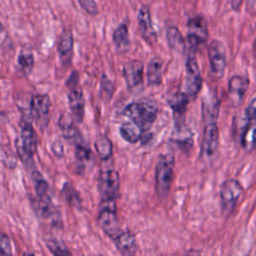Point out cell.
Segmentation results:
<instances>
[{"label": "cell", "mask_w": 256, "mask_h": 256, "mask_svg": "<svg viewBox=\"0 0 256 256\" xmlns=\"http://www.w3.org/2000/svg\"><path fill=\"white\" fill-rule=\"evenodd\" d=\"M38 138L33 128L32 122L26 117L22 119L20 138L16 140V149L18 156L27 169H33V156L37 151Z\"/></svg>", "instance_id": "6da1fadb"}, {"label": "cell", "mask_w": 256, "mask_h": 256, "mask_svg": "<svg viewBox=\"0 0 256 256\" xmlns=\"http://www.w3.org/2000/svg\"><path fill=\"white\" fill-rule=\"evenodd\" d=\"M158 106L152 100H140L129 103L123 110V114L148 131L158 114Z\"/></svg>", "instance_id": "7a4b0ae2"}, {"label": "cell", "mask_w": 256, "mask_h": 256, "mask_svg": "<svg viewBox=\"0 0 256 256\" xmlns=\"http://www.w3.org/2000/svg\"><path fill=\"white\" fill-rule=\"evenodd\" d=\"M175 167V157L171 153L159 156L155 169V189L159 199L164 200L169 195L173 173Z\"/></svg>", "instance_id": "3957f363"}, {"label": "cell", "mask_w": 256, "mask_h": 256, "mask_svg": "<svg viewBox=\"0 0 256 256\" xmlns=\"http://www.w3.org/2000/svg\"><path fill=\"white\" fill-rule=\"evenodd\" d=\"M97 221L104 233L112 240L120 233L121 229L118 223L115 200L101 201L98 209Z\"/></svg>", "instance_id": "277c9868"}, {"label": "cell", "mask_w": 256, "mask_h": 256, "mask_svg": "<svg viewBox=\"0 0 256 256\" xmlns=\"http://www.w3.org/2000/svg\"><path fill=\"white\" fill-rule=\"evenodd\" d=\"M208 38V25L205 17L196 15L187 22V51L197 52L198 47Z\"/></svg>", "instance_id": "5b68a950"}, {"label": "cell", "mask_w": 256, "mask_h": 256, "mask_svg": "<svg viewBox=\"0 0 256 256\" xmlns=\"http://www.w3.org/2000/svg\"><path fill=\"white\" fill-rule=\"evenodd\" d=\"M195 52H186V76L184 92L190 100H194L202 88V77L197 63Z\"/></svg>", "instance_id": "8992f818"}, {"label": "cell", "mask_w": 256, "mask_h": 256, "mask_svg": "<svg viewBox=\"0 0 256 256\" xmlns=\"http://www.w3.org/2000/svg\"><path fill=\"white\" fill-rule=\"evenodd\" d=\"M97 183L102 200H116L119 198L120 176L118 171L114 169L102 171L99 174Z\"/></svg>", "instance_id": "52a82bcc"}, {"label": "cell", "mask_w": 256, "mask_h": 256, "mask_svg": "<svg viewBox=\"0 0 256 256\" xmlns=\"http://www.w3.org/2000/svg\"><path fill=\"white\" fill-rule=\"evenodd\" d=\"M242 193L243 187L238 180L228 179L223 182L220 189L221 209L223 214L229 215L233 211Z\"/></svg>", "instance_id": "ba28073f"}, {"label": "cell", "mask_w": 256, "mask_h": 256, "mask_svg": "<svg viewBox=\"0 0 256 256\" xmlns=\"http://www.w3.org/2000/svg\"><path fill=\"white\" fill-rule=\"evenodd\" d=\"M123 75L130 92L138 94L144 87V64L140 60H130L123 68Z\"/></svg>", "instance_id": "9c48e42d"}, {"label": "cell", "mask_w": 256, "mask_h": 256, "mask_svg": "<svg viewBox=\"0 0 256 256\" xmlns=\"http://www.w3.org/2000/svg\"><path fill=\"white\" fill-rule=\"evenodd\" d=\"M30 112L38 125L44 128L48 122V116L51 107V101L48 94H36L30 99Z\"/></svg>", "instance_id": "30bf717a"}, {"label": "cell", "mask_w": 256, "mask_h": 256, "mask_svg": "<svg viewBox=\"0 0 256 256\" xmlns=\"http://www.w3.org/2000/svg\"><path fill=\"white\" fill-rule=\"evenodd\" d=\"M208 59L212 73L221 77L226 67L225 47L219 40H212L208 46Z\"/></svg>", "instance_id": "8fae6325"}, {"label": "cell", "mask_w": 256, "mask_h": 256, "mask_svg": "<svg viewBox=\"0 0 256 256\" xmlns=\"http://www.w3.org/2000/svg\"><path fill=\"white\" fill-rule=\"evenodd\" d=\"M137 20H138V28H139L141 37L149 45L154 44L157 40V33L152 23L150 6L148 4H143L140 7L137 15Z\"/></svg>", "instance_id": "7c38bea8"}, {"label": "cell", "mask_w": 256, "mask_h": 256, "mask_svg": "<svg viewBox=\"0 0 256 256\" xmlns=\"http://www.w3.org/2000/svg\"><path fill=\"white\" fill-rule=\"evenodd\" d=\"M219 144V131L217 121L204 122L203 137L201 142V154L211 157L217 151Z\"/></svg>", "instance_id": "4fadbf2b"}, {"label": "cell", "mask_w": 256, "mask_h": 256, "mask_svg": "<svg viewBox=\"0 0 256 256\" xmlns=\"http://www.w3.org/2000/svg\"><path fill=\"white\" fill-rule=\"evenodd\" d=\"M76 121L73 118V116L68 115L66 113L61 114V116L59 117L58 120V126L59 129L62 133V136L64 137V139L69 142L71 145L73 144L74 146H76L79 143L84 142V139L76 125Z\"/></svg>", "instance_id": "5bb4252c"}, {"label": "cell", "mask_w": 256, "mask_h": 256, "mask_svg": "<svg viewBox=\"0 0 256 256\" xmlns=\"http://www.w3.org/2000/svg\"><path fill=\"white\" fill-rule=\"evenodd\" d=\"M119 132L121 137L131 144H134L139 141H141L142 144H144L147 143V141L150 140L152 137V134L149 132V130L146 131L142 129L138 124H136L132 120L124 122L119 128Z\"/></svg>", "instance_id": "9a60e30c"}, {"label": "cell", "mask_w": 256, "mask_h": 256, "mask_svg": "<svg viewBox=\"0 0 256 256\" xmlns=\"http://www.w3.org/2000/svg\"><path fill=\"white\" fill-rule=\"evenodd\" d=\"M68 105L75 121L82 123L85 116V99L83 91L79 86L69 89Z\"/></svg>", "instance_id": "2e32d148"}, {"label": "cell", "mask_w": 256, "mask_h": 256, "mask_svg": "<svg viewBox=\"0 0 256 256\" xmlns=\"http://www.w3.org/2000/svg\"><path fill=\"white\" fill-rule=\"evenodd\" d=\"M74 47V38L73 33L70 29L65 28L62 30L58 42H57V51L60 57V60L63 64L68 65L72 60Z\"/></svg>", "instance_id": "e0dca14e"}, {"label": "cell", "mask_w": 256, "mask_h": 256, "mask_svg": "<svg viewBox=\"0 0 256 256\" xmlns=\"http://www.w3.org/2000/svg\"><path fill=\"white\" fill-rule=\"evenodd\" d=\"M117 250L122 255H133L137 251V243L135 235L130 230L120 231V233L113 239Z\"/></svg>", "instance_id": "ac0fdd59"}, {"label": "cell", "mask_w": 256, "mask_h": 256, "mask_svg": "<svg viewBox=\"0 0 256 256\" xmlns=\"http://www.w3.org/2000/svg\"><path fill=\"white\" fill-rule=\"evenodd\" d=\"M247 88H248L247 78L239 75L232 76L228 82V94H229L230 100L236 104L240 103L247 91Z\"/></svg>", "instance_id": "d6986e66"}, {"label": "cell", "mask_w": 256, "mask_h": 256, "mask_svg": "<svg viewBox=\"0 0 256 256\" xmlns=\"http://www.w3.org/2000/svg\"><path fill=\"white\" fill-rule=\"evenodd\" d=\"M166 39L169 48L178 54H185L187 51V44L178 29L175 25H169L166 28Z\"/></svg>", "instance_id": "ffe728a7"}, {"label": "cell", "mask_w": 256, "mask_h": 256, "mask_svg": "<svg viewBox=\"0 0 256 256\" xmlns=\"http://www.w3.org/2000/svg\"><path fill=\"white\" fill-rule=\"evenodd\" d=\"M171 141L182 150H189L193 145V135L183 122L176 123Z\"/></svg>", "instance_id": "44dd1931"}, {"label": "cell", "mask_w": 256, "mask_h": 256, "mask_svg": "<svg viewBox=\"0 0 256 256\" xmlns=\"http://www.w3.org/2000/svg\"><path fill=\"white\" fill-rule=\"evenodd\" d=\"M163 60L160 57L151 59L146 67V81L150 86H159L163 79Z\"/></svg>", "instance_id": "7402d4cb"}, {"label": "cell", "mask_w": 256, "mask_h": 256, "mask_svg": "<svg viewBox=\"0 0 256 256\" xmlns=\"http://www.w3.org/2000/svg\"><path fill=\"white\" fill-rule=\"evenodd\" d=\"M219 100L214 93L207 94L202 101V117L204 122L217 121L219 115Z\"/></svg>", "instance_id": "603a6c76"}, {"label": "cell", "mask_w": 256, "mask_h": 256, "mask_svg": "<svg viewBox=\"0 0 256 256\" xmlns=\"http://www.w3.org/2000/svg\"><path fill=\"white\" fill-rule=\"evenodd\" d=\"M189 101L190 98L184 91H176L174 94L170 95L167 98V102L170 105L171 109L173 110L177 121L179 120L180 117H182L185 114Z\"/></svg>", "instance_id": "cb8c5ba5"}, {"label": "cell", "mask_w": 256, "mask_h": 256, "mask_svg": "<svg viewBox=\"0 0 256 256\" xmlns=\"http://www.w3.org/2000/svg\"><path fill=\"white\" fill-rule=\"evenodd\" d=\"M240 142L243 149L251 152L256 149V121H247L242 128Z\"/></svg>", "instance_id": "d4e9b609"}, {"label": "cell", "mask_w": 256, "mask_h": 256, "mask_svg": "<svg viewBox=\"0 0 256 256\" xmlns=\"http://www.w3.org/2000/svg\"><path fill=\"white\" fill-rule=\"evenodd\" d=\"M112 40L119 52H125L129 47V27L127 21H123L114 29Z\"/></svg>", "instance_id": "484cf974"}, {"label": "cell", "mask_w": 256, "mask_h": 256, "mask_svg": "<svg viewBox=\"0 0 256 256\" xmlns=\"http://www.w3.org/2000/svg\"><path fill=\"white\" fill-rule=\"evenodd\" d=\"M34 66V55L30 48L23 47L17 58V69L19 73L22 74V76H28Z\"/></svg>", "instance_id": "4316f807"}, {"label": "cell", "mask_w": 256, "mask_h": 256, "mask_svg": "<svg viewBox=\"0 0 256 256\" xmlns=\"http://www.w3.org/2000/svg\"><path fill=\"white\" fill-rule=\"evenodd\" d=\"M94 148L97 156L102 160H109L113 154V143L106 135H99L95 142Z\"/></svg>", "instance_id": "83f0119b"}, {"label": "cell", "mask_w": 256, "mask_h": 256, "mask_svg": "<svg viewBox=\"0 0 256 256\" xmlns=\"http://www.w3.org/2000/svg\"><path fill=\"white\" fill-rule=\"evenodd\" d=\"M31 180L34 185L36 196H39V197L50 196L49 184L45 180L43 175L36 168L31 170Z\"/></svg>", "instance_id": "f1b7e54d"}, {"label": "cell", "mask_w": 256, "mask_h": 256, "mask_svg": "<svg viewBox=\"0 0 256 256\" xmlns=\"http://www.w3.org/2000/svg\"><path fill=\"white\" fill-rule=\"evenodd\" d=\"M61 191H62V194H63L64 198L70 204V206L75 207L77 209L82 208L81 197H80L78 191L74 188V186L71 183H69V182L64 183Z\"/></svg>", "instance_id": "f546056e"}, {"label": "cell", "mask_w": 256, "mask_h": 256, "mask_svg": "<svg viewBox=\"0 0 256 256\" xmlns=\"http://www.w3.org/2000/svg\"><path fill=\"white\" fill-rule=\"evenodd\" d=\"M44 243L50 250V252L57 256H66L71 255V252L68 250L66 245L54 237L44 238Z\"/></svg>", "instance_id": "4dcf8cb0"}, {"label": "cell", "mask_w": 256, "mask_h": 256, "mask_svg": "<svg viewBox=\"0 0 256 256\" xmlns=\"http://www.w3.org/2000/svg\"><path fill=\"white\" fill-rule=\"evenodd\" d=\"M75 156L79 166H81V169H83L84 163L91 160L92 153L89 146L85 142H82L75 146Z\"/></svg>", "instance_id": "1f68e13d"}, {"label": "cell", "mask_w": 256, "mask_h": 256, "mask_svg": "<svg viewBox=\"0 0 256 256\" xmlns=\"http://www.w3.org/2000/svg\"><path fill=\"white\" fill-rule=\"evenodd\" d=\"M114 85L106 74H102L100 81V96L104 101H109L113 95Z\"/></svg>", "instance_id": "d6a6232c"}, {"label": "cell", "mask_w": 256, "mask_h": 256, "mask_svg": "<svg viewBox=\"0 0 256 256\" xmlns=\"http://www.w3.org/2000/svg\"><path fill=\"white\" fill-rule=\"evenodd\" d=\"M80 7L90 16H96L99 12L97 3L95 0H78Z\"/></svg>", "instance_id": "836d02e7"}, {"label": "cell", "mask_w": 256, "mask_h": 256, "mask_svg": "<svg viewBox=\"0 0 256 256\" xmlns=\"http://www.w3.org/2000/svg\"><path fill=\"white\" fill-rule=\"evenodd\" d=\"M0 254L2 256L12 255V247L9 237L5 233H1L0 236Z\"/></svg>", "instance_id": "e575fe53"}, {"label": "cell", "mask_w": 256, "mask_h": 256, "mask_svg": "<svg viewBox=\"0 0 256 256\" xmlns=\"http://www.w3.org/2000/svg\"><path fill=\"white\" fill-rule=\"evenodd\" d=\"M245 119L247 121H256V98H254L246 108Z\"/></svg>", "instance_id": "d590c367"}, {"label": "cell", "mask_w": 256, "mask_h": 256, "mask_svg": "<svg viewBox=\"0 0 256 256\" xmlns=\"http://www.w3.org/2000/svg\"><path fill=\"white\" fill-rule=\"evenodd\" d=\"M78 83H79V74L78 72L75 70L73 71L70 76L68 77L67 81H66V87H68L69 89L71 88H74L76 86H78Z\"/></svg>", "instance_id": "8d00e7d4"}, {"label": "cell", "mask_w": 256, "mask_h": 256, "mask_svg": "<svg viewBox=\"0 0 256 256\" xmlns=\"http://www.w3.org/2000/svg\"><path fill=\"white\" fill-rule=\"evenodd\" d=\"M51 148H52V151H53V153L55 154V156H57V157H62V156H63V154H64V148H63V144H62L59 140H56V141L52 144Z\"/></svg>", "instance_id": "74e56055"}, {"label": "cell", "mask_w": 256, "mask_h": 256, "mask_svg": "<svg viewBox=\"0 0 256 256\" xmlns=\"http://www.w3.org/2000/svg\"><path fill=\"white\" fill-rule=\"evenodd\" d=\"M242 1H243V0H230L231 7H232L234 10H238L239 7H240L241 4H242Z\"/></svg>", "instance_id": "f35d334b"}, {"label": "cell", "mask_w": 256, "mask_h": 256, "mask_svg": "<svg viewBox=\"0 0 256 256\" xmlns=\"http://www.w3.org/2000/svg\"><path fill=\"white\" fill-rule=\"evenodd\" d=\"M173 1H178V0H173Z\"/></svg>", "instance_id": "ab89813d"}]
</instances>
